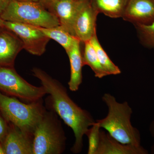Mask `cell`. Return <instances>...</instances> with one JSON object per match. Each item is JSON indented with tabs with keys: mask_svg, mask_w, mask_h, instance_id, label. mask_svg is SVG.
<instances>
[{
	"mask_svg": "<svg viewBox=\"0 0 154 154\" xmlns=\"http://www.w3.org/2000/svg\"><path fill=\"white\" fill-rule=\"evenodd\" d=\"M85 49L82 55L83 65L90 67L94 72L95 76L102 79L108 75L102 66L97 57L96 51L90 41L84 42Z\"/></svg>",
	"mask_w": 154,
	"mask_h": 154,
	"instance_id": "e0dca14e",
	"label": "cell"
},
{
	"mask_svg": "<svg viewBox=\"0 0 154 154\" xmlns=\"http://www.w3.org/2000/svg\"><path fill=\"white\" fill-rule=\"evenodd\" d=\"M16 1H21V2H38L39 0H16Z\"/></svg>",
	"mask_w": 154,
	"mask_h": 154,
	"instance_id": "484cf974",
	"label": "cell"
},
{
	"mask_svg": "<svg viewBox=\"0 0 154 154\" xmlns=\"http://www.w3.org/2000/svg\"><path fill=\"white\" fill-rule=\"evenodd\" d=\"M141 44L154 49V21L150 24L134 25Z\"/></svg>",
	"mask_w": 154,
	"mask_h": 154,
	"instance_id": "d6986e66",
	"label": "cell"
},
{
	"mask_svg": "<svg viewBox=\"0 0 154 154\" xmlns=\"http://www.w3.org/2000/svg\"><path fill=\"white\" fill-rule=\"evenodd\" d=\"M80 2L81 0H59L48 9L58 18L60 25L75 37L74 22Z\"/></svg>",
	"mask_w": 154,
	"mask_h": 154,
	"instance_id": "4fadbf2b",
	"label": "cell"
},
{
	"mask_svg": "<svg viewBox=\"0 0 154 154\" xmlns=\"http://www.w3.org/2000/svg\"><path fill=\"white\" fill-rule=\"evenodd\" d=\"M51 110H45L33 132V154H60L66 137L60 122Z\"/></svg>",
	"mask_w": 154,
	"mask_h": 154,
	"instance_id": "277c9868",
	"label": "cell"
},
{
	"mask_svg": "<svg viewBox=\"0 0 154 154\" xmlns=\"http://www.w3.org/2000/svg\"><path fill=\"white\" fill-rule=\"evenodd\" d=\"M122 18L134 25L154 21V0H128Z\"/></svg>",
	"mask_w": 154,
	"mask_h": 154,
	"instance_id": "8fae6325",
	"label": "cell"
},
{
	"mask_svg": "<svg viewBox=\"0 0 154 154\" xmlns=\"http://www.w3.org/2000/svg\"><path fill=\"white\" fill-rule=\"evenodd\" d=\"M90 42L96 51L100 64L109 75H117L121 73V70L113 63L99 42L97 34L90 39Z\"/></svg>",
	"mask_w": 154,
	"mask_h": 154,
	"instance_id": "ac0fdd59",
	"label": "cell"
},
{
	"mask_svg": "<svg viewBox=\"0 0 154 154\" xmlns=\"http://www.w3.org/2000/svg\"><path fill=\"white\" fill-rule=\"evenodd\" d=\"M23 49V42L20 38L2 26L0 29V66L14 67L15 60Z\"/></svg>",
	"mask_w": 154,
	"mask_h": 154,
	"instance_id": "30bf717a",
	"label": "cell"
},
{
	"mask_svg": "<svg viewBox=\"0 0 154 154\" xmlns=\"http://www.w3.org/2000/svg\"><path fill=\"white\" fill-rule=\"evenodd\" d=\"M2 28V25H1V22H0V29H1V28Z\"/></svg>",
	"mask_w": 154,
	"mask_h": 154,
	"instance_id": "4316f807",
	"label": "cell"
},
{
	"mask_svg": "<svg viewBox=\"0 0 154 154\" xmlns=\"http://www.w3.org/2000/svg\"><path fill=\"white\" fill-rule=\"evenodd\" d=\"M102 100L107 105L108 113L105 118L96 121L99 127L122 143L141 146L140 132L131 124L133 111L128 102L119 103L107 93L103 95Z\"/></svg>",
	"mask_w": 154,
	"mask_h": 154,
	"instance_id": "7a4b0ae2",
	"label": "cell"
},
{
	"mask_svg": "<svg viewBox=\"0 0 154 154\" xmlns=\"http://www.w3.org/2000/svg\"><path fill=\"white\" fill-rule=\"evenodd\" d=\"M2 144L5 154H33V134L9 123Z\"/></svg>",
	"mask_w": 154,
	"mask_h": 154,
	"instance_id": "9c48e42d",
	"label": "cell"
},
{
	"mask_svg": "<svg viewBox=\"0 0 154 154\" xmlns=\"http://www.w3.org/2000/svg\"><path fill=\"white\" fill-rule=\"evenodd\" d=\"M95 11L111 18H122L128 0H90Z\"/></svg>",
	"mask_w": 154,
	"mask_h": 154,
	"instance_id": "9a60e30c",
	"label": "cell"
},
{
	"mask_svg": "<svg viewBox=\"0 0 154 154\" xmlns=\"http://www.w3.org/2000/svg\"><path fill=\"white\" fill-rule=\"evenodd\" d=\"M45 109L42 99L25 104L0 92V112L9 123L33 134Z\"/></svg>",
	"mask_w": 154,
	"mask_h": 154,
	"instance_id": "3957f363",
	"label": "cell"
},
{
	"mask_svg": "<svg viewBox=\"0 0 154 154\" xmlns=\"http://www.w3.org/2000/svg\"><path fill=\"white\" fill-rule=\"evenodd\" d=\"M98 14L90 0H81L73 24L74 35L81 42L89 41L96 33Z\"/></svg>",
	"mask_w": 154,
	"mask_h": 154,
	"instance_id": "ba28073f",
	"label": "cell"
},
{
	"mask_svg": "<svg viewBox=\"0 0 154 154\" xmlns=\"http://www.w3.org/2000/svg\"><path fill=\"white\" fill-rule=\"evenodd\" d=\"M101 129L96 121L86 134L88 138V154H96L99 146Z\"/></svg>",
	"mask_w": 154,
	"mask_h": 154,
	"instance_id": "ffe728a7",
	"label": "cell"
},
{
	"mask_svg": "<svg viewBox=\"0 0 154 154\" xmlns=\"http://www.w3.org/2000/svg\"><path fill=\"white\" fill-rule=\"evenodd\" d=\"M149 130L151 135L153 138L154 140V119L151 122L150 124ZM151 153L154 154V142L153 144L151 146Z\"/></svg>",
	"mask_w": 154,
	"mask_h": 154,
	"instance_id": "603a6c76",
	"label": "cell"
},
{
	"mask_svg": "<svg viewBox=\"0 0 154 154\" xmlns=\"http://www.w3.org/2000/svg\"><path fill=\"white\" fill-rule=\"evenodd\" d=\"M0 92L29 102L42 99L47 94L42 86L31 85L18 74L14 67L0 66Z\"/></svg>",
	"mask_w": 154,
	"mask_h": 154,
	"instance_id": "8992f818",
	"label": "cell"
},
{
	"mask_svg": "<svg viewBox=\"0 0 154 154\" xmlns=\"http://www.w3.org/2000/svg\"><path fill=\"white\" fill-rule=\"evenodd\" d=\"M10 1V0H0V15L5 9Z\"/></svg>",
	"mask_w": 154,
	"mask_h": 154,
	"instance_id": "cb8c5ba5",
	"label": "cell"
},
{
	"mask_svg": "<svg viewBox=\"0 0 154 154\" xmlns=\"http://www.w3.org/2000/svg\"><path fill=\"white\" fill-rule=\"evenodd\" d=\"M0 18L5 21L43 28H52L60 25L55 14L39 2L10 0Z\"/></svg>",
	"mask_w": 154,
	"mask_h": 154,
	"instance_id": "5b68a950",
	"label": "cell"
},
{
	"mask_svg": "<svg viewBox=\"0 0 154 154\" xmlns=\"http://www.w3.org/2000/svg\"><path fill=\"white\" fill-rule=\"evenodd\" d=\"M0 154H5L2 144L1 143V142H0Z\"/></svg>",
	"mask_w": 154,
	"mask_h": 154,
	"instance_id": "d4e9b609",
	"label": "cell"
},
{
	"mask_svg": "<svg viewBox=\"0 0 154 154\" xmlns=\"http://www.w3.org/2000/svg\"><path fill=\"white\" fill-rule=\"evenodd\" d=\"M1 25L15 33L23 42L24 49L29 53L41 56L46 50L50 38L35 26L19 22L5 21L0 18Z\"/></svg>",
	"mask_w": 154,
	"mask_h": 154,
	"instance_id": "52a82bcc",
	"label": "cell"
},
{
	"mask_svg": "<svg viewBox=\"0 0 154 154\" xmlns=\"http://www.w3.org/2000/svg\"><path fill=\"white\" fill-rule=\"evenodd\" d=\"M81 42L77 39L70 49L66 52L70 65V78L68 82L69 89L72 92L79 90L82 82V54L81 52Z\"/></svg>",
	"mask_w": 154,
	"mask_h": 154,
	"instance_id": "5bb4252c",
	"label": "cell"
},
{
	"mask_svg": "<svg viewBox=\"0 0 154 154\" xmlns=\"http://www.w3.org/2000/svg\"><path fill=\"white\" fill-rule=\"evenodd\" d=\"M9 128V123L0 112V142L2 143Z\"/></svg>",
	"mask_w": 154,
	"mask_h": 154,
	"instance_id": "44dd1931",
	"label": "cell"
},
{
	"mask_svg": "<svg viewBox=\"0 0 154 154\" xmlns=\"http://www.w3.org/2000/svg\"><path fill=\"white\" fill-rule=\"evenodd\" d=\"M35 27L50 39H53L60 44L66 52L70 49L75 42L78 39L60 25L49 28Z\"/></svg>",
	"mask_w": 154,
	"mask_h": 154,
	"instance_id": "2e32d148",
	"label": "cell"
},
{
	"mask_svg": "<svg viewBox=\"0 0 154 154\" xmlns=\"http://www.w3.org/2000/svg\"><path fill=\"white\" fill-rule=\"evenodd\" d=\"M142 146L122 143L107 132L100 130V140L96 154H148Z\"/></svg>",
	"mask_w": 154,
	"mask_h": 154,
	"instance_id": "7c38bea8",
	"label": "cell"
},
{
	"mask_svg": "<svg viewBox=\"0 0 154 154\" xmlns=\"http://www.w3.org/2000/svg\"><path fill=\"white\" fill-rule=\"evenodd\" d=\"M59 0H39V2L45 8L48 10L49 8L53 5L54 3L56 2Z\"/></svg>",
	"mask_w": 154,
	"mask_h": 154,
	"instance_id": "7402d4cb",
	"label": "cell"
},
{
	"mask_svg": "<svg viewBox=\"0 0 154 154\" xmlns=\"http://www.w3.org/2000/svg\"><path fill=\"white\" fill-rule=\"evenodd\" d=\"M32 71L49 95L47 102L51 110L73 131L75 141L71 151L75 154L79 153L83 149L84 135L96 121L90 112L71 99L66 88L58 81L38 68H33Z\"/></svg>",
	"mask_w": 154,
	"mask_h": 154,
	"instance_id": "6da1fadb",
	"label": "cell"
}]
</instances>
